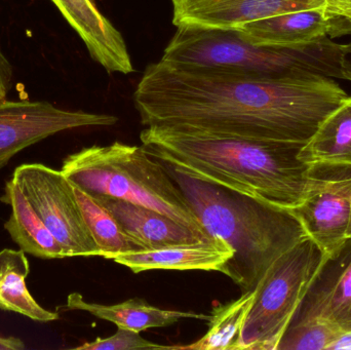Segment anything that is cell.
I'll list each match as a JSON object with an SVG mask.
<instances>
[{"label": "cell", "instance_id": "6da1fadb", "mask_svg": "<svg viewBox=\"0 0 351 350\" xmlns=\"http://www.w3.org/2000/svg\"><path fill=\"white\" fill-rule=\"evenodd\" d=\"M348 96L327 76L252 78L160 60L146 68L134 103L145 127L306 144Z\"/></svg>", "mask_w": 351, "mask_h": 350}, {"label": "cell", "instance_id": "7a4b0ae2", "mask_svg": "<svg viewBox=\"0 0 351 350\" xmlns=\"http://www.w3.org/2000/svg\"><path fill=\"white\" fill-rule=\"evenodd\" d=\"M148 153L187 172L285 209L306 197L311 166L299 158L304 144L208 135L146 127Z\"/></svg>", "mask_w": 351, "mask_h": 350}, {"label": "cell", "instance_id": "3957f363", "mask_svg": "<svg viewBox=\"0 0 351 350\" xmlns=\"http://www.w3.org/2000/svg\"><path fill=\"white\" fill-rule=\"evenodd\" d=\"M160 160L206 234L220 238L232 257L220 273L243 292L255 291L274 261L307 238L294 212L233 190Z\"/></svg>", "mask_w": 351, "mask_h": 350}, {"label": "cell", "instance_id": "277c9868", "mask_svg": "<svg viewBox=\"0 0 351 350\" xmlns=\"http://www.w3.org/2000/svg\"><path fill=\"white\" fill-rule=\"evenodd\" d=\"M343 45L330 36L296 47H262L237 30L177 27L162 61L179 67L252 78L322 75L343 79Z\"/></svg>", "mask_w": 351, "mask_h": 350}, {"label": "cell", "instance_id": "5b68a950", "mask_svg": "<svg viewBox=\"0 0 351 350\" xmlns=\"http://www.w3.org/2000/svg\"><path fill=\"white\" fill-rule=\"evenodd\" d=\"M61 172L93 197H113L156 210L210 236L164 164L144 146L114 142L86 147L68 155Z\"/></svg>", "mask_w": 351, "mask_h": 350}, {"label": "cell", "instance_id": "8992f818", "mask_svg": "<svg viewBox=\"0 0 351 350\" xmlns=\"http://www.w3.org/2000/svg\"><path fill=\"white\" fill-rule=\"evenodd\" d=\"M327 259L308 236L278 257L256 287L233 350H276Z\"/></svg>", "mask_w": 351, "mask_h": 350}, {"label": "cell", "instance_id": "52a82bcc", "mask_svg": "<svg viewBox=\"0 0 351 350\" xmlns=\"http://www.w3.org/2000/svg\"><path fill=\"white\" fill-rule=\"evenodd\" d=\"M12 180L24 193L67 257L101 256L78 203L73 184L65 175L41 164H25Z\"/></svg>", "mask_w": 351, "mask_h": 350}, {"label": "cell", "instance_id": "ba28073f", "mask_svg": "<svg viewBox=\"0 0 351 350\" xmlns=\"http://www.w3.org/2000/svg\"><path fill=\"white\" fill-rule=\"evenodd\" d=\"M292 211L325 256H333L348 240L351 168L311 166L306 197Z\"/></svg>", "mask_w": 351, "mask_h": 350}, {"label": "cell", "instance_id": "9c48e42d", "mask_svg": "<svg viewBox=\"0 0 351 350\" xmlns=\"http://www.w3.org/2000/svg\"><path fill=\"white\" fill-rule=\"evenodd\" d=\"M117 121L114 115L67 110L47 101H0V170L25 148L56 134Z\"/></svg>", "mask_w": 351, "mask_h": 350}, {"label": "cell", "instance_id": "30bf717a", "mask_svg": "<svg viewBox=\"0 0 351 350\" xmlns=\"http://www.w3.org/2000/svg\"><path fill=\"white\" fill-rule=\"evenodd\" d=\"M176 27L237 30L245 24L299 10L326 8V0H172Z\"/></svg>", "mask_w": 351, "mask_h": 350}, {"label": "cell", "instance_id": "8fae6325", "mask_svg": "<svg viewBox=\"0 0 351 350\" xmlns=\"http://www.w3.org/2000/svg\"><path fill=\"white\" fill-rule=\"evenodd\" d=\"M84 41L90 57L108 73L135 71L119 29L102 14L96 0H51Z\"/></svg>", "mask_w": 351, "mask_h": 350}, {"label": "cell", "instance_id": "7c38bea8", "mask_svg": "<svg viewBox=\"0 0 351 350\" xmlns=\"http://www.w3.org/2000/svg\"><path fill=\"white\" fill-rule=\"evenodd\" d=\"M294 316H317L351 331V238L324 263Z\"/></svg>", "mask_w": 351, "mask_h": 350}, {"label": "cell", "instance_id": "4fadbf2b", "mask_svg": "<svg viewBox=\"0 0 351 350\" xmlns=\"http://www.w3.org/2000/svg\"><path fill=\"white\" fill-rule=\"evenodd\" d=\"M93 197L100 201L112 214L123 229L146 250L213 238L156 210L113 197L101 195Z\"/></svg>", "mask_w": 351, "mask_h": 350}, {"label": "cell", "instance_id": "5bb4252c", "mask_svg": "<svg viewBox=\"0 0 351 350\" xmlns=\"http://www.w3.org/2000/svg\"><path fill=\"white\" fill-rule=\"evenodd\" d=\"M232 250L220 238L119 255L112 260L133 273L147 271H221Z\"/></svg>", "mask_w": 351, "mask_h": 350}, {"label": "cell", "instance_id": "9a60e30c", "mask_svg": "<svg viewBox=\"0 0 351 350\" xmlns=\"http://www.w3.org/2000/svg\"><path fill=\"white\" fill-rule=\"evenodd\" d=\"M332 27V18L325 8H317L254 21L237 31L245 40L254 45L296 47L330 36Z\"/></svg>", "mask_w": 351, "mask_h": 350}, {"label": "cell", "instance_id": "2e32d148", "mask_svg": "<svg viewBox=\"0 0 351 350\" xmlns=\"http://www.w3.org/2000/svg\"><path fill=\"white\" fill-rule=\"evenodd\" d=\"M64 310H80L86 312L100 320L107 321L117 325V328L142 332L154 328H165L172 326L182 318H195L208 321L210 316L195 312H180V310H162L150 305L141 298H132L114 305H103L86 301L80 293H72L68 296Z\"/></svg>", "mask_w": 351, "mask_h": 350}, {"label": "cell", "instance_id": "e0dca14e", "mask_svg": "<svg viewBox=\"0 0 351 350\" xmlns=\"http://www.w3.org/2000/svg\"><path fill=\"white\" fill-rule=\"evenodd\" d=\"M0 201L12 208V214L4 223V228L20 250L37 258H67L60 242L12 179L5 183Z\"/></svg>", "mask_w": 351, "mask_h": 350}, {"label": "cell", "instance_id": "ac0fdd59", "mask_svg": "<svg viewBox=\"0 0 351 350\" xmlns=\"http://www.w3.org/2000/svg\"><path fill=\"white\" fill-rule=\"evenodd\" d=\"M299 158L311 166L351 168V96L324 119Z\"/></svg>", "mask_w": 351, "mask_h": 350}, {"label": "cell", "instance_id": "d6986e66", "mask_svg": "<svg viewBox=\"0 0 351 350\" xmlns=\"http://www.w3.org/2000/svg\"><path fill=\"white\" fill-rule=\"evenodd\" d=\"M30 264L22 250L0 251V310L22 314L35 322L59 320L58 312L45 310L27 289Z\"/></svg>", "mask_w": 351, "mask_h": 350}, {"label": "cell", "instance_id": "ffe728a7", "mask_svg": "<svg viewBox=\"0 0 351 350\" xmlns=\"http://www.w3.org/2000/svg\"><path fill=\"white\" fill-rule=\"evenodd\" d=\"M74 190L88 229L100 249L101 256L112 260L119 255L146 250L123 229L112 214L100 201L78 187L74 186Z\"/></svg>", "mask_w": 351, "mask_h": 350}, {"label": "cell", "instance_id": "44dd1931", "mask_svg": "<svg viewBox=\"0 0 351 350\" xmlns=\"http://www.w3.org/2000/svg\"><path fill=\"white\" fill-rule=\"evenodd\" d=\"M254 295L255 291L243 292L237 299L215 308L208 318V332L199 340L185 347H178V349L233 350Z\"/></svg>", "mask_w": 351, "mask_h": 350}, {"label": "cell", "instance_id": "7402d4cb", "mask_svg": "<svg viewBox=\"0 0 351 350\" xmlns=\"http://www.w3.org/2000/svg\"><path fill=\"white\" fill-rule=\"evenodd\" d=\"M342 331L317 316H294L276 350H330Z\"/></svg>", "mask_w": 351, "mask_h": 350}, {"label": "cell", "instance_id": "603a6c76", "mask_svg": "<svg viewBox=\"0 0 351 350\" xmlns=\"http://www.w3.org/2000/svg\"><path fill=\"white\" fill-rule=\"evenodd\" d=\"M74 349L78 350H137V349H178V347L156 345L140 336L139 332L129 329L119 328L117 333L107 338H98L86 342Z\"/></svg>", "mask_w": 351, "mask_h": 350}, {"label": "cell", "instance_id": "cb8c5ba5", "mask_svg": "<svg viewBox=\"0 0 351 350\" xmlns=\"http://www.w3.org/2000/svg\"><path fill=\"white\" fill-rule=\"evenodd\" d=\"M332 18V31L330 37L351 34V8H338L326 12Z\"/></svg>", "mask_w": 351, "mask_h": 350}, {"label": "cell", "instance_id": "d4e9b609", "mask_svg": "<svg viewBox=\"0 0 351 350\" xmlns=\"http://www.w3.org/2000/svg\"><path fill=\"white\" fill-rule=\"evenodd\" d=\"M14 68L0 47V101L5 100L12 86Z\"/></svg>", "mask_w": 351, "mask_h": 350}, {"label": "cell", "instance_id": "484cf974", "mask_svg": "<svg viewBox=\"0 0 351 350\" xmlns=\"http://www.w3.org/2000/svg\"><path fill=\"white\" fill-rule=\"evenodd\" d=\"M341 65L344 79L351 82V41L348 45H343Z\"/></svg>", "mask_w": 351, "mask_h": 350}, {"label": "cell", "instance_id": "4316f807", "mask_svg": "<svg viewBox=\"0 0 351 350\" xmlns=\"http://www.w3.org/2000/svg\"><path fill=\"white\" fill-rule=\"evenodd\" d=\"M25 349V343L16 337L0 336V350H22Z\"/></svg>", "mask_w": 351, "mask_h": 350}, {"label": "cell", "instance_id": "83f0119b", "mask_svg": "<svg viewBox=\"0 0 351 350\" xmlns=\"http://www.w3.org/2000/svg\"><path fill=\"white\" fill-rule=\"evenodd\" d=\"M330 350H351V331L342 333L331 345Z\"/></svg>", "mask_w": 351, "mask_h": 350}, {"label": "cell", "instance_id": "f1b7e54d", "mask_svg": "<svg viewBox=\"0 0 351 350\" xmlns=\"http://www.w3.org/2000/svg\"><path fill=\"white\" fill-rule=\"evenodd\" d=\"M326 12L338 10V8H351V0H326Z\"/></svg>", "mask_w": 351, "mask_h": 350}, {"label": "cell", "instance_id": "f546056e", "mask_svg": "<svg viewBox=\"0 0 351 350\" xmlns=\"http://www.w3.org/2000/svg\"><path fill=\"white\" fill-rule=\"evenodd\" d=\"M348 238H351V214H350V225H348Z\"/></svg>", "mask_w": 351, "mask_h": 350}]
</instances>
